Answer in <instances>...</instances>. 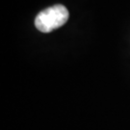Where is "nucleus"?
I'll return each instance as SVG.
<instances>
[{
	"mask_svg": "<svg viewBox=\"0 0 130 130\" xmlns=\"http://www.w3.org/2000/svg\"><path fill=\"white\" fill-rule=\"evenodd\" d=\"M69 17V11L65 6L54 5L38 14L35 19V25L39 31L49 33L66 24Z\"/></svg>",
	"mask_w": 130,
	"mask_h": 130,
	"instance_id": "obj_1",
	"label": "nucleus"
}]
</instances>
